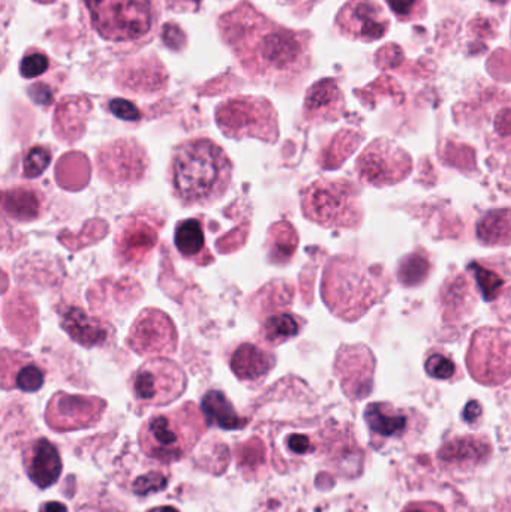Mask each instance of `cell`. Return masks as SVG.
Segmentation results:
<instances>
[{
    "label": "cell",
    "instance_id": "cell-47",
    "mask_svg": "<svg viewBox=\"0 0 511 512\" xmlns=\"http://www.w3.org/2000/svg\"><path fill=\"white\" fill-rule=\"evenodd\" d=\"M284 3H290V5H293V3L300 2V0H282Z\"/></svg>",
    "mask_w": 511,
    "mask_h": 512
},
{
    "label": "cell",
    "instance_id": "cell-21",
    "mask_svg": "<svg viewBox=\"0 0 511 512\" xmlns=\"http://www.w3.org/2000/svg\"><path fill=\"white\" fill-rule=\"evenodd\" d=\"M167 72L158 57L126 63L116 74L117 86L135 93H153L167 86Z\"/></svg>",
    "mask_w": 511,
    "mask_h": 512
},
{
    "label": "cell",
    "instance_id": "cell-26",
    "mask_svg": "<svg viewBox=\"0 0 511 512\" xmlns=\"http://www.w3.org/2000/svg\"><path fill=\"white\" fill-rule=\"evenodd\" d=\"M477 239L486 246L511 245V210L498 209L486 213L477 224Z\"/></svg>",
    "mask_w": 511,
    "mask_h": 512
},
{
    "label": "cell",
    "instance_id": "cell-25",
    "mask_svg": "<svg viewBox=\"0 0 511 512\" xmlns=\"http://www.w3.org/2000/svg\"><path fill=\"white\" fill-rule=\"evenodd\" d=\"M9 357L14 366L3 363V369H11V372L3 373V382L11 378L9 387H17L26 393H33L44 385V372L29 357L17 354V352H12Z\"/></svg>",
    "mask_w": 511,
    "mask_h": 512
},
{
    "label": "cell",
    "instance_id": "cell-8",
    "mask_svg": "<svg viewBox=\"0 0 511 512\" xmlns=\"http://www.w3.org/2000/svg\"><path fill=\"white\" fill-rule=\"evenodd\" d=\"M468 370L480 384L501 385L511 378V331L485 327L471 337Z\"/></svg>",
    "mask_w": 511,
    "mask_h": 512
},
{
    "label": "cell",
    "instance_id": "cell-32",
    "mask_svg": "<svg viewBox=\"0 0 511 512\" xmlns=\"http://www.w3.org/2000/svg\"><path fill=\"white\" fill-rule=\"evenodd\" d=\"M386 3L389 5L390 11L402 23L423 20L428 14L426 0H386Z\"/></svg>",
    "mask_w": 511,
    "mask_h": 512
},
{
    "label": "cell",
    "instance_id": "cell-38",
    "mask_svg": "<svg viewBox=\"0 0 511 512\" xmlns=\"http://www.w3.org/2000/svg\"><path fill=\"white\" fill-rule=\"evenodd\" d=\"M108 108L114 116L122 120H128V122H137L141 117L140 110L132 102L125 101V99H113L108 104Z\"/></svg>",
    "mask_w": 511,
    "mask_h": 512
},
{
    "label": "cell",
    "instance_id": "cell-19",
    "mask_svg": "<svg viewBox=\"0 0 511 512\" xmlns=\"http://www.w3.org/2000/svg\"><path fill=\"white\" fill-rule=\"evenodd\" d=\"M23 466L29 480L39 489H47L59 481L62 459L53 442L33 439L23 450Z\"/></svg>",
    "mask_w": 511,
    "mask_h": 512
},
{
    "label": "cell",
    "instance_id": "cell-1",
    "mask_svg": "<svg viewBox=\"0 0 511 512\" xmlns=\"http://www.w3.org/2000/svg\"><path fill=\"white\" fill-rule=\"evenodd\" d=\"M218 26L222 41L252 77L291 80L311 65V33L287 29L251 3L225 12Z\"/></svg>",
    "mask_w": 511,
    "mask_h": 512
},
{
    "label": "cell",
    "instance_id": "cell-29",
    "mask_svg": "<svg viewBox=\"0 0 511 512\" xmlns=\"http://www.w3.org/2000/svg\"><path fill=\"white\" fill-rule=\"evenodd\" d=\"M176 240L177 249L180 254L186 258H200V256L209 254L206 251V240H204L203 225L197 219H186L180 222L176 227Z\"/></svg>",
    "mask_w": 511,
    "mask_h": 512
},
{
    "label": "cell",
    "instance_id": "cell-34",
    "mask_svg": "<svg viewBox=\"0 0 511 512\" xmlns=\"http://www.w3.org/2000/svg\"><path fill=\"white\" fill-rule=\"evenodd\" d=\"M51 161V150L45 146H36L27 152L23 170L27 179H35L44 173Z\"/></svg>",
    "mask_w": 511,
    "mask_h": 512
},
{
    "label": "cell",
    "instance_id": "cell-35",
    "mask_svg": "<svg viewBox=\"0 0 511 512\" xmlns=\"http://www.w3.org/2000/svg\"><path fill=\"white\" fill-rule=\"evenodd\" d=\"M48 66H50V57L39 48H30L21 60L20 74L24 78L39 77L47 71Z\"/></svg>",
    "mask_w": 511,
    "mask_h": 512
},
{
    "label": "cell",
    "instance_id": "cell-3",
    "mask_svg": "<svg viewBox=\"0 0 511 512\" xmlns=\"http://www.w3.org/2000/svg\"><path fill=\"white\" fill-rule=\"evenodd\" d=\"M389 289L386 277L351 256L332 259L324 271L323 298L329 309L345 321L362 318Z\"/></svg>",
    "mask_w": 511,
    "mask_h": 512
},
{
    "label": "cell",
    "instance_id": "cell-27",
    "mask_svg": "<svg viewBox=\"0 0 511 512\" xmlns=\"http://www.w3.org/2000/svg\"><path fill=\"white\" fill-rule=\"evenodd\" d=\"M203 412L209 423L225 430L242 429L248 423L237 414L230 400L221 391H209L203 397Z\"/></svg>",
    "mask_w": 511,
    "mask_h": 512
},
{
    "label": "cell",
    "instance_id": "cell-14",
    "mask_svg": "<svg viewBox=\"0 0 511 512\" xmlns=\"http://www.w3.org/2000/svg\"><path fill=\"white\" fill-rule=\"evenodd\" d=\"M336 29L351 41L375 42L390 30V18L377 0H348L335 18Z\"/></svg>",
    "mask_w": 511,
    "mask_h": 512
},
{
    "label": "cell",
    "instance_id": "cell-16",
    "mask_svg": "<svg viewBox=\"0 0 511 512\" xmlns=\"http://www.w3.org/2000/svg\"><path fill=\"white\" fill-rule=\"evenodd\" d=\"M104 408L105 403L95 397L68 396L65 393H57L48 405L47 423L62 432L90 426L99 420Z\"/></svg>",
    "mask_w": 511,
    "mask_h": 512
},
{
    "label": "cell",
    "instance_id": "cell-12",
    "mask_svg": "<svg viewBox=\"0 0 511 512\" xmlns=\"http://www.w3.org/2000/svg\"><path fill=\"white\" fill-rule=\"evenodd\" d=\"M162 221L150 213H137L123 221L116 236L117 261L125 267H140L152 255Z\"/></svg>",
    "mask_w": 511,
    "mask_h": 512
},
{
    "label": "cell",
    "instance_id": "cell-24",
    "mask_svg": "<svg viewBox=\"0 0 511 512\" xmlns=\"http://www.w3.org/2000/svg\"><path fill=\"white\" fill-rule=\"evenodd\" d=\"M3 209L17 221L30 222L38 219L44 210V198L36 189L14 188L3 195Z\"/></svg>",
    "mask_w": 511,
    "mask_h": 512
},
{
    "label": "cell",
    "instance_id": "cell-30",
    "mask_svg": "<svg viewBox=\"0 0 511 512\" xmlns=\"http://www.w3.org/2000/svg\"><path fill=\"white\" fill-rule=\"evenodd\" d=\"M300 324L294 316L276 315L264 322L263 336L270 345H279L291 337L297 336Z\"/></svg>",
    "mask_w": 511,
    "mask_h": 512
},
{
    "label": "cell",
    "instance_id": "cell-6",
    "mask_svg": "<svg viewBox=\"0 0 511 512\" xmlns=\"http://www.w3.org/2000/svg\"><path fill=\"white\" fill-rule=\"evenodd\" d=\"M303 213L324 228H357L362 224L360 192L350 180L321 179L302 194Z\"/></svg>",
    "mask_w": 511,
    "mask_h": 512
},
{
    "label": "cell",
    "instance_id": "cell-13",
    "mask_svg": "<svg viewBox=\"0 0 511 512\" xmlns=\"http://www.w3.org/2000/svg\"><path fill=\"white\" fill-rule=\"evenodd\" d=\"M99 176L105 182L132 185L140 182L149 167L146 150L135 140H117L98 153Z\"/></svg>",
    "mask_w": 511,
    "mask_h": 512
},
{
    "label": "cell",
    "instance_id": "cell-39",
    "mask_svg": "<svg viewBox=\"0 0 511 512\" xmlns=\"http://www.w3.org/2000/svg\"><path fill=\"white\" fill-rule=\"evenodd\" d=\"M162 39L168 47L174 48V50H179V48L185 47L186 44L185 33L176 24H165L164 29H162Z\"/></svg>",
    "mask_w": 511,
    "mask_h": 512
},
{
    "label": "cell",
    "instance_id": "cell-46",
    "mask_svg": "<svg viewBox=\"0 0 511 512\" xmlns=\"http://www.w3.org/2000/svg\"><path fill=\"white\" fill-rule=\"evenodd\" d=\"M149 512H179L176 510V508L173 507H158L153 508V510H150Z\"/></svg>",
    "mask_w": 511,
    "mask_h": 512
},
{
    "label": "cell",
    "instance_id": "cell-10",
    "mask_svg": "<svg viewBox=\"0 0 511 512\" xmlns=\"http://www.w3.org/2000/svg\"><path fill=\"white\" fill-rule=\"evenodd\" d=\"M413 159L395 141L378 138L357 159L360 180L371 186H393L407 179Z\"/></svg>",
    "mask_w": 511,
    "mask_h": 512
},
{
    "label": "cell",
    "instance_id": "cell-48",
    "mask_svg": "<svg viewBox=\"0 0 511 512\" xmlns=\"http://www.w3.org/2000/svg\"><path fill=\"white\" fill-rule=\"evenodd\" d=\"M36 2H39V3H51V2H56V0H36Z\"/></svg>",
    "mask_w": 511,
    "mask_h": 512
},
{
    "label": "cell",
    "instance_id": "cell-22",
    "mask_svg": "<svg viewBox=\"0 0 511 512\" xmlns=\"http://www.w3.org/2000/svg\"><path fill=\"white\" fill-rule=\"evenodd\" d=\"M62 325L66 333L81 345L98 346L107 342L110 327L99 319L87 315L80 307H69L62 316Z\"/></svg>",
    "mask_w": 511,
    "mask_h": 512
},
{
    "label": "cell",
    "instance_id": "cell-7",
    "mask_svg": "<svg viewBox=\"0 0 511 512\" xmlns=\"http://www.w3.org/2000/svg\"><path fill=\"white\" fill-rule=\"evenodd\" d=\"M216 122L231 138L254 137L275 143L279 137L278 114L272 102L260 96H236L222 102Z\"/></svg>",
    "mask_w": 511,
    "mask_h": 512
},
{
    "label": "cell",
    "instance_id": "cell-4",
    "mask_svg": "<svg viewBox=\"0 0 511 512\" xmlns=\"http://www.w3.org/2000/svg\"><path fill=\"white\" fill-rule=\"evenodd\" d=\"M81 5L93 30L119 47L147 44L161 18L159 0H81Z\"/></svg>",
    "mask_w": 511,
    "mask_h": 512
},
{
    "label": "cell",
    "instance_id": "cell-33",
    "mask_svg": "<svg viewBox=\"0 0 511 512\" xmlns=\"http://www.w3.org/2000/svg\"><path fill=\"white\" fill-rule=\"evenodd\" d=\"M470 270L473 271L474 276H476L477 285L482 289L485 300H494L498 292H500V289L503 288V277L495 273L491 268L482 267V265L477 264V262L470 265Z\"/></svg>",
    "mask_w": 511,
    "mask_h": 512
},
{
    "label": "cell",
    "instance_id": "cell-37",
    "mask_svg": "<svg viewBox=\"0 0 511 512\" xmlns=\"http://www.w3.org/2000/svg\"><path fill=\"white\" fill-rule=\"evenodd\" d=\"M426 372L431 378L450 379L455 376L456 366L450 358L443 354H432L426 361Z\"/></svg>",
    "mask_w": 511,
    "mask_h": 512
},
{
    "label": "cell",
    "instance_id": "cell-36",
    "mask_svg": "<svg viewBox=\"0 0 511 512\" xmlns=\"http://www.w3.org/2000/svg\"><path fill=\"white\" fill-rule=\"evenodd\" d=\"M168 478L167 475L161 474V472H149V474L143 475V477L137 478L132 484V490L135 495L147 496L152 493L162 492L167 487Z\"/></svg>",
    "mask_w": 511,
    "mask_h": 512
},
{
    "label": "cell",
    "instance_id": "cell-43",
    "mask_svg": "<svg viewBox=\"0 0 511 512\" xmlns=\"http://www.w3.org/2000/svg\"><path fill=\"white\" fill-rule=\"evenodd\" d=\"M30 96H32L33 101L38 102V104H50L51 99H53L51 93L48 92L47 89H42L41 86L32 87V89H30Z\"/></svg>",
    "mask_w": 511,
    "mask_h": 512
},
{
    "label": "cell",
    "instance_id": "cell-15",
    "mask_svg": "<svg viewBox=\"0 0 511 512\" xmlns=\"http://www.w3.org/2000/svg\"><path fill=\"white\" fill-rule=\"evenodd\" d=\"M128 345L140 355L173 354L177 333L170 316L158 309H146L135 319L129 331Z\"/></svg>",
    "mask_w": 511,
    "mask_h": 512
},
{
    "label": "cell",
    "instance_id": "cell-40",
    "mask_svg": "<svg viewBox=\"0 0 511 512\" xmlns=\"http://www.w3.org/2000/svg\"><path fill=\"white\" fill-rule=\"evenodd\" d=\"M287 447L291 453L294 454H306L312 450V442L308 436L305 435H291L290 438L287 439Z\"/></svg>",
    "mask_w": 511,
    "mask_h": 512
},
{
    "label": "cell",
    "instance_id": "cell-11",
    "mask_svg": "<svg viewBox=\"0 0 511 512\" xmlns=\"http://www.w3.org/2000/svg\"><path fill=\"white\" fill-rule=\"evenodd\" d=\"M365 421L375 447L416 441L422 433L423 420L416 411L396 408L392 403H371Z\"/></svg>",
    "mask_w": 511,
    "mask_h": 512
},
{
    "label": "cell",
    "instance_id": "cell-5",
    "mask_svg": "<svg viewBox=\"0 0 511 512\" xmlns=\"http://www.w3.org/2000/svg\"><path fill=\"white\" fill-rule=\"evenodd\" d=\"M206 433V423L194 403L167 414L150 417L138 433L141 451L150 459L162 463L179 462L194 450Z\"/></svg>",
    "mask_w": 511,
    "mask_h": 512
},
{
    "label": "cell",
    "instance_id": "cell-20",
    "mask_svg": "<svg viewBox=\"0 0 511 512\" xmlns=\"http://www.w3.org/2000/svg\"><path fill=\"white\" fill-rule=\"evenodd\" d=\"M344 110V93L332 78L318 81L306 93L305 119L309 122H335L344 114Z\"/></svg>",
    "mask_w": 511,
    "mask_h": 512
},
{
    "label": "cell",
    "instance_id": "cell-17",
    "mask_svg": "<svg viewBox=\"0 0 511 512\" xmlns=\"http://www.w3.org/2000/svg\"><path fill=\"white\" fill-rule=\"evenodd\" d=\"M335 369L347 393L362 396L371 391L375 370L371 349L363 345L344 346L336 358Z\"/></svg>",
    "mask_w": 511,
    "mask_h": 512
},
{
    "label": "cell",
    "instance_id": "cell-41",
    "mask_svg": "<svg viewBox=\"0 0 511 512\" xmlns=\"http://www.w3.org/2000/svg\"><path fill=\"white\" fill-rule=\"evenodd\" d=\"M401 512H446L443 505L432 501L408 502Z\"/></svg>",
    "mask_w": 511,
    "mask_h": 512
},
{
    "label": "cell",
    "instance_id": "cell-45",
    "mask_svg": "<svg viewBox=\"0 0 511 512\" xmlns=\"http://www.w3.org/2000/svg\"><path fill=\"white\" fill-rule=\"evenodd\" d=\"M39 512H68V508L60 502L50 501L44 502L39 508Z\"/></svg>",
    "mask_w": 511,
    "mask_h": 512
},
{
    "label": "cell",
    "instance_id": "cell-2",
    "mask_svg": "<svg viewBox=\"0 0 511 512\" xmlns=\"http://www.w3.org/2000/svg\"><path fill=\"white\" fill-rule=\"evenodd\" d=\"M231 171L233 165L222 147L206 138H198L174 150L171 186L185 206L210 204L227 192Z\"/></svg>",
    "mask_w": 511,
    "mask_h": 512
},
{
    "label": "cell",
    "instance_id": "cell-44",
    "mask_svg": "<svg viewBox=\"0 0 511 512\" xmlns=\"http://www.w3.org/2000/svg\"><path fill=\"white\" fill-rule=\"evenodd\" d=\"M482 415V406H480L479 402H470L465 408L464 418L467 421H474Z\"/></svg>",
    "mask_w": 511,
    "mask_h": 512
},
{
    "label": "cell",
    "instance_id": "cell-23",
    "mask_svg": "<svg viewBox=\"0 0 511 512\" xmlns=\"http://www.w3.org/2000/svg\"><path fill=\"white\" fill-rule=\"evenodd\" d=\"M231 370L237 378L246 382L263 379L275 366V357L252 343H243L231 355Z\"/></svg>",
    "mask_w": 511,
    "mask_h": 512
},
{
    "label": "cell",
    "instance_id": "cell-28",
    "mask_svg": "<svg viewBox=\"0 0 511 512\" xmlns=\"http://www.w3.org/2000/svg\"><path fill=\"white\" fill-rule=\"evenodd\" d=\"M297 243L299 239L293 225L285 221L273 225L267 239V254L270 261L275 264H287L296 252Z\"/></svg>",
    "mask_w": 511,
    "mask_h": 512
},
{
    "label": "cell",
    "instance_id": "cell-18",
    "mask_svg": "<svg viewBox=\"0 0 511 512\" xmlns=\"http://www.w3.org/2000/svg\"><path fill=\"white\" fill-rule=\"evenodd\" d=\"M480 120L491 146L511 152V93L492 90L480 104Z\"/></svg>",
    "mask_w": 511,
    "mask_h": 512
},
{
    "label": "cell",
    "instance_id": "cell-42",
    "mask_svg": "<svg viewBox=\"0 0 511 512\" xmlns=\"http://www.w3.org/2000/svg\"><path fill=\"white\" fill-rule=\"evenodd\" d=\"M203 0H167V5L174 12H197Z\"/></svg>",
    "mask_w": 511,
    "mask_h": 512
},
{
    "label": "cell",
    "instance_id": "cell-31",
    "mask_svg": "<svg viewBox=\"0 0 511 512\" xmlns=\"http://www.w3.org/2000/svg\"><path fill=\"white\" fill-rule=\"evenodd\" d=\"M429 271H431V262L428 255L411 254L401 262L398 277L405 286H417L429 276Z\"/></svg>",
    "mask_w": 511,
    "mask_h": 512
},
{
    "label": "cell",
    "instance_id": "cell-9",
    "mask_svg": "<svg viewBox=\"0 0 511 512\" xmlns=\"http://www.w3.org/2000/svg\"><path fill=\"white\" fill-rule=\"evenodd\" d=\"M135 400L144 406H164L179 399L186 388V375L179 364L165 358L147 361L131 379Z\"/></svg>",
    "mask_w": 511,
    "mask_h": 512
}]
</instances>
